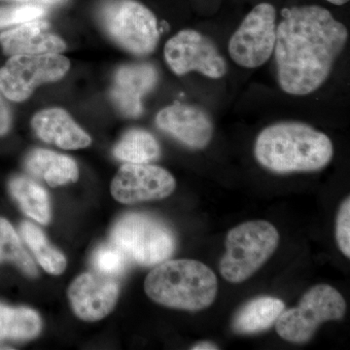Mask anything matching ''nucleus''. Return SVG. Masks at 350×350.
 I'll use <instances>...</instances> for the list:
<instances>
[{
  "label": "nucleus",
  "instance_id": "nucleus-1",
  "mask_svg": "<svg viewBox=\"0 0 350 350\" xmlns=\"http://www.w3.org/2000/svg\"><path fill=\"white\" fill-rule=\"evenodd\" d=\"M282 16L273 51L278 84L285 93L306 96L328 79L349 31L321 6L284 8Z\"/></svg>",
  "mask_w": 350,
  "mask_h": 350
},
{
  "label": "nucleus",
  "instance_id": "nucleus-2",
  "mask_svg": "<svg viewBox=\"0 0 350 350\" xmlns=\"http://www.w3.org/2000/svg\"><path fill=\"white\" fill-rule=\"evenodd\" d=\"M255 158L275 174L317 172L330 163L334 147L330 138L301 122H280L258 135Z\"/></svg>",
  "mask_w": 350,
  "mask_h": 350
},
{
  "label": "nucleus",
  "instance_id": "nucleus-3",
  "mask_svg": "<svg viewBox=\"0 0 350 350\" xmlns=\"http://www.w3.org/2000/svg\"><path fill=\"white\" fill-rule=\"evenodd\" d=\"M145 293L159 305L200 312L213 305L218 280L213 269L196 260L161 262L144 282Z\"/></svg>",
  "mask_w": 350,
  "mask_h": 350
},
{
  "label": "nucleus",
  "instance_id": "nucleus-4",
  "mask_svg": "<svg viewBox=\"0 0 350 350\" xmlns=\"http://www.w3.org/2000/svg\"><path fill=\"white\" fill-rule=\"evenodd\" d=\"M280 234L268 221H248L228 232L226 252L219 264L228 282L241 283L262 268L275 253Z\"/></svg>",
  "mask_w": 350,
  "mask_h": 350
},
{
  "label": "nucleus",
  "instance_id": "nucleus-5",
  "mask_svg": "<svg viewBox=\"0 0 350 350\" xmlns=\"http://www.w3.org/2000/svg\"><path fill=\"white\" fill-rule=\"evenodd\" d=\"M110 243L129 262L155 266L169 259L175 250L174 232L165 223L142 213L123 216L113 228Z\"/></svg>",
  "mask_w": 350,
  "mask_h": 350
},
{
  "label": "nucleus",
  "instance_id": "nucleus-6",
  "mask_svg": "<svg viewBox=\"0 0 350 350\" xmlns=\"http://www.w3.org/2000/svg\"><path fill=\"white\" fill-rule=\"evenodd\" d=\"M100 24L113 42L135 56H148L160 39L156 16L137 0H116L103 7Z\"/></svg>",
  "mask_w": 350,
  "mask_h": 350
},
{
  "label": "nucleus",
  "instance_id": "nucleus-7",
  "mask_svg": "<svg viewBox=\"0 0 350 350\" xmlns=\"http://www.w3.org/2000/svg\"><path fill=\"white\" fill-rule=\"evenodd\" d=\"M347 304L342 295L328 284L310 288L293 308L283 310L276 321V332L284 340L306 344L324 322L340 320Z\"/></svg>",
  "mask_w": 350,
  "mask_h": 350
},
{
  "label": "nucleus",
  "instance_id": "nucleus-8",
  "mask_svg": "<svg viewBox=\"0 0 350 350\" xmlns=\"http://www.w3.org/2000/svg\"><path fill=\"white\" fill-rule=\"evenodd\" d=\"M69 68L70 62L59 54L11 56L0 68V91L8 100L22 103L40 85L59 81Z\"/></svg>",
  "mask_w": 350,
  "mask_h": 350
},
{
  "label": "nucleus",
  "instance_id": "nucleus-9",
  "mask_svg": "<svg viewBox=\"0 0 350 350\" xmlns=\"http://www.w3.org/2000/svg\"><path fill=\"white\" fill-rule=\"evenodd\" d=\"M275 6L262 2L245 16L228 45L230 57L241 68H257L273 54L276 39Z\"/></svg>",
  "mask_w": 350,
  "mask_h": 350
},
{
  "label": "nucleus",
  "instance_id": "nucleus-10",
  "mask_svg": "<svg viewBox=\"0 0 350 350\" xmlns=\"http://www.w3.org/2000/svg\"><path fill=\"white\" fill-rule=\"evenodd\" d=\"M165 63L174 75L183 76L196 71L219 79L228 71L227 62L211 39L194 31L183 29L165 43Z\"/></svg>",
  "mask_w": 350,
  "mask_h": 350
},
{
  "label": "nucleus",
  "instance_id": "nucleus-11",
  "mask_svg": "<svg viewBox=\"0 0 350 350\" xmlns=\"http://www.w3.org/2000/svg\"><path fill=\"white\" fill-rule=\"evenodd\" d=\"M176 187L174 175L167 170L150 163L122 165L111 182V194L121 204L163 200Z\"/></svg>",
  "mask_w": 350,
  "mask_h": 350
},
{
  "label": "nucleus",
  "instance_id": "nucleus-12",
  "mask_svg": "<svg viewBox=\"0 0 350 350\" xmlns=\"http://www.w3.org/2000/svg\"><path fill=\"white\" fill-rule=\"evenodd\" d=\"M119 296L117 280L96 273L78 276L68 288L73 312L84 321L105 319L116 306Z\"/></svg>",
  "mask_w": 350,
  "mask_h": 350
},
{
  "label": "nucleus",
  "instance_id": "nucleus-13",
  "mask_svg": "<svg viewBox=\"0 0 350 350\" xmlns=\"http://www.w3.org/2000/svg\"><path fill=\"white\" fill-rule=\"evenodd\" d=\"M158 128L188 148L202 150L213 137V120L202 108L174 103L163 108L156 116Z\"/></svg>",
  "mask_w": 350,
  "mask_h": 350
},
{
  "label": "nucleus",
  "instance_id": "nucleus-14",
  "mask_svg": "<svg viewBox=\"0 0 350 350\" xmlns=\"http://www.w3.org/2000/svg\"><path fill=\"white\" fill-rule=\"evenodd\" d=\"M158 81V69L152 64L120 66L110 88L113 105L124 116L137 118L144 113L142 100L155 89Z\"/></svg>",
  "mask_w": 350,
  "mask_h": 350
},
{
  "label": "nucleus",
  "instance_id": "nucleus-15",
  "mask_svg": "<svg viewBox=\"0 0 350 350\" xmlns=\"http://www.w3.org/2000/svg\"><path fill=\"white\" fill-rule=\"evenodd\" d=\"M0 45L4 54L10 57L61 54L66 48L63 39L50 31V25L40 20L25 23L2 32Z\"/></svg>",
  "mask_w": 350,
  "mask_h": 350
},
{
  "label": "nucleus",
  "instance_id": "nucleus-16",
  "mask_svg": "<svg viewBox=\"0 0 350 350\" xmlns=\"http://www.w3.org/2000/svg\"><path fill=\"white\" fill-rule=\"evenodd\" d=\"M31 126L43 142L66 150L86 148L92 144L86 131L62 108H49L36 113L31 120Z\"/></svg>",
  "mask_w": 350,
  "mask_h": 350
},
{
  "label": "nucleus",
  "instance_id": "nucleus-17",
  "mask_svg": "<svg viewBox=\"0 0 350 350\" xmlns=\"http://www.w3.org/2000/svg\"><path fill=\"white\" fill-rule=\"evenodd\" d=\"M285 310L280 299L260 296L246 301L234 313L232 329L239 335H255L271 329Z\"/></svg>",
  "mask_w": 350,
  "mask_h": 350
},
{
  "label": "nucleus",
  "instance_id": "nucleus-18",
  "mask_svg": "<svg viewBox=\"0 0 350 350\" xmlns=\"http://www.w3.org/2000/svg\"><path fill=\"white\" fill-rule=\"evenodd\" d=\"M25 167L34 177L56 188L79 177L77 163L70 157L46 149H34L25 159Z\"/></svg>",
  "mask_w": 350,
  "mask_h": 350
},
{
  "label": "nucleus",
  "instance_id": "nucleus-19",
  "mask_svg": "<svg viewBox=\"0 0 350 350\" xmlns=\"http://www.w3.org/2000/svg\"><path fill=\"white\" fill-rule=\"evenodd\" d=\"M9 190L27 216L41 224L49 223L50 200L45 189L27 177L18 176L9 183Z\"/></svg>",
  "mask_w": 350,
  "mask_h": 350
},
{
  "label": "nucleus",
  "instance_id": "nucleus-20",
  "mask_svg": "<svg viewBox=\"0 0 350 350\" xmlns=\"http://www.w3.org/2000/svg\"><path fill=\"white\" fill-rule=\"evenodd\" d=\"M113 155L129 163H149L161 155V147L155 137L142 129L126 131L113 149Z\"/></svg>",
  "mask_w": 350,
  "mask_h": 350
},
{
  "label": "nucleus",
  "instance_id": "nucleus-21",
  "mask_svg": "<svg viewBox=\"0 0 350 350\" xmlns=\"http://www.w3.org/2000/svg\"><path fill=\"white\" fill-rule=\"evenodd\" d=\"M38 313L27 308H11L0 304V340H29L40 333Z\"/></svg>",
  "mask_w": 350,
  "mask_h": 350
},
{
  "label": "nucleus",
  "instance_id": "nucleus-22",
  "mask_svg": "<svg viewBox=\"0 0 350 350\" xmlns=\"http://www.w3.org/2000/svg\"><path fill=\"white\" fill-rule=\"evenodd\" d=\"M21 232L41 267L53 275H59L66 268V257L48 243L43 232L31 223L21 225Z\"/></svg>",
  "mask_w": 350,
  "mask_h": 350
},
{
  "label": "nucleus",
  "instance_id": "nucleus-23",
  "mask_svg": "<svg viewBox=\"0 0 350 350\" xmlns=\"http://www.w3.org/2000/svg\"><path fill=\"white\" fill-rule=\"evenodd\" d=\"M4 260L17 265L25 275L31 278L38 275V268L23 247L15 230L8 221L0 218V262Z\"/></svg>",
  "mask_w": 350,
  "mask_h": 350
},
{
  "label": "nucleus",
  "instance_id": "nucleus-24",
  "mask_svg": "<svg viewBox=\"0 0 350 350\" xmlns=\"http://www.w3.org/2000/svg\"><path fill=\"white\" fill-rule=\"evenodd\" d=\"M129 264L122 251L110 243L100 246L92 258L94 273L113 280L123 275Z\"/></svg>",
  "mask_w": 350,
  "mask_h": 350
},
{
  "label": "nucleus",
  "instance_id": "nucleus-25",
  "mask_svg": "<svg viewBox=\"0 0 350 350\" xmlns=\"http://www.w3.org/2000/svg\"><path fill=\"white\" fill-rule=\"evenodd\" d=\"M45 13L46 7L36 0L0 6V29L39 20Z\"/></svg>",
  "mask_w": 350,
  "mask_h": 350
},
{
  "label": "nucleus",
  "instance_id": "nucleus-26",
  "mask_svg": "<svg viewBox=\"0 0 350 350\" xmlns=\"http://www.w3.org/2000/svg\"><path fill=\"white\" fill-rule=\"evenodd\" d=\"M336 241L345 257H350V199L345 198L336 219Z\"/></svg>",
  "mask_w": 350,
  "mask_h": 350
},
{
  "label": "nucleus",
  "instance_id": "nucleus-27",
  "mask_svg": "<svg viewBox=\"0 0 350 350\" xmlns=\"http://www.w3.org/2000/svg\"><path fill=\"white\" fill-rule=\"evenodd\" d=\"M11 121H12V117H11L10 109L2 98V93L0 91V135H6L8 133L10 130Z\"/></svg>",
  "mask_w": 350,
  "mask_h": 350
},
{
  "label": "nucleus",
  "instance_id": "nucleus-28",
  "mask_svg": "<svg viewBox=\"0 0 350 350\" xmlns=\"http://www.w3.org/2000/svg\"><path fill=\"white\" fill-rule=\"evenodd\" d=\"M192 350H213V349H219V347L213 342H197V344L193 345L191 347Z\"/></svg>",
  "mask_w": 350,
  "mask_h": 350
},
{
  "label": "nucleus",
  "instance_id": "nucleus-29",
  "mask_svg": "<svg viewBox=\"0 0 350 350\" xmlns=\"http://www.w3.org/2000/svg\"><path fill=\"white\" fill-rule=\"evenodd\" d=\"M36 1L39 2V3L42 4V5H50V4L57 3V2L63 1V0H36Z\"/></svg>",
  "mask_w": 350,
  "mask_h": 350
},
{
  "label": "nucleus",
  "instance_id": "nucleus-30",
  "mask_svg": "<svg viewBox=\"0 0 350 350\" xmlns=\"http://www.w3.org/2000/svg\"><path fill=\"white\" fill-rule=\"evenodd\" d=\"M327 1L330 2V3L334 4V5L342 6L347 3L349 0H327Z\"/></svg>",
  "mask_w": 350,
  "mask_h": 350
},
{
  "label": "nucleus",
  "instance_id": "nucleus-31",
  "mask_svg": "<svg viewBox=\"0 0 350 350\" xmlns=\"http://www.w3.org/2000/svg\"><path fill=\"white\" fill-rule=\"evenodd\" d=\"M0 1L21 2V1H31V0H0Z\"/></svg>",
  "mask_w": 350,
  "mask_h": 350
}]
</instances>
